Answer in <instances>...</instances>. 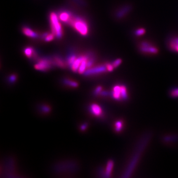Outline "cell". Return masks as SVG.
<instances>
[{"mask_svg":"<svg viewBox=\"0 0 178 178\" xmlns=\"http://www.w3.org/2000/svg\"><path fill=\"white\" fill-rule=\"evenodd\" d=\"M149 140V137H145L143 139V141H142L140 144V146L138 147L137 151L135 153V154L133 157L132 159L131 160L130 163L129 164L128 166L127 167V169L124 173V177H129L130 176L131 174L133 171L135 167L136 166V164L137 163L138 160L139 159L140 156L141 155L142 151L145 149V146L147 143V141Z\"/></svg>","mask_w":178,"mask_h":178,"instance_id":"obj_1","label":"cell"},{"mask_svg":"<svg viewBox=\"0 0 178 178\" xmlns=\"http://www.w3.org/2000/svg\"><path fill=\"white\" fill-rule=\"evenodd\" d=\"M69 24L72 26L81 35L86 36L88 33V26L86 21L83 19L78 17H72L71 19L68 22Z\"/></svg>","mask_w":178,"mask_h":178,"instance_id":"obj_2","label":"cell"},{"mask_svg":"<svg viewBox=\"0 0 178 178\" xmlns=\"http://www.w3.org/2000/svg\"><path fill=\"white\" fill-rule=\"evenodd\" d=\"M50 20L52 33L57 38H61L63 35V30L55 13L53 12L51 13Z\"/></svg>","mask_w":178,"mask_h":178,"instance_id":"obj_3","label":"cell"},{"mask_svg":"<svg viewBox=\"0 0 178 178\" xmlns=\"http://www.w3.org/2000/svg\"><path fill=\"white\" fill-rule=\"evenodd\" d=\"M140 51L143 53L155 55L158 53V50L156 47L146 41L141 42L139 47Z\"/></svg>","mask_w":178,"mask_h":178,"instance_id":"obj_4","label":"cell"},{"mask_svg":"<svg viewBox=\"0 0 178 178\" xmlns=\"http://www.w3.org/2000/svg\"><path fill=\"white\" fill-rule=\"evenodd\" d=\"M51 61L47 59H41L34 65L36 70L46 71L51 68Z\"/></svg>","mask_w":178,"mask_h":178,"instance_id":"obj_5","label":"cell"},{"mask_svg":"<svg viewBox=\"0 0 178 178\" xmlns=\"http://www.w3.org/2000/svg\"><path fill=\"white\" fill-rule=\"evenodd\" d=\"M107 71L106 65H101L96 66L93 68H89L88 70L85 72L84 75L86 76L92 75L95 74L103 73Z\"/></svg>","mask_w":178,"mask_h":178,"instance_id":"obj_6","label":"cell"},{"mask_svg":"<svg viewBox=\"0 0 178 178\" xmlns=\"http://www.w3.org/2000/svg\"><path fill=\"white\" fill-rule=\"evenodd\" d=\"M130 5H125L120 7L116 13V17L118 19H121L125 17L131 10Z\"/></svg>","mask_w":178,"mask_h":178,"instance_id":"obj_7","label":"cell"},{"mask_svg":"<svg viewBox=\"0 0 178 178\" xmlns=\"http://www.w3.org/2000/svg\"><path fill=\"white\" fill-rule=\"evenodd\" d=\"M90 110L92 114L97 117H100L103 115V109L99 105L93 103L90 106Z\"/></svg>","mask_w":178,"mask_h":178,"instance_id":"obj_8","label":"cell"},{"mask_svg":"<svg viewBox=\"0 0 178 178\" xmlns=\"http://www.w3.org/2000/svg\"><path fill=\"white\" fill-rule=\"evenodd\" d=\"M112 96L114 99L121 100L122 99L121 85H116L113 87L111 93Z\"/></svg>","mask_w":178,"mask_h":178,"instance_id":"obj_9","label":"cell"},{"mask_svg":"<svg viewBox=\"0 0 178 178\" xmlns=\"http://www.w3.org/2000/svg\"><path fill=\"white\" fill-rule=\"evenodd\" d=\"M81 63L80 66L79 67L78 69V72L79 73L82 74L84 73L86 71V69L87 68V62L88 61V57H87L86 55H82L81 56Z\"/></svg>","mask_w":178,"mask_h":178,"instance_id":"obj_10","label":"cell"},{"mask_svg":"<svg viewBox=\"0 0 178 178\" xmlns=\"http://www.w3.org/2000/svg\"><path fill=\"white\" fill-rule=\"evenodd\" d=\"M114 166V162L113 161L111 160H109L107 162L106 168L105 170V173H104V176L107 178H109L111 176V172H112L113 168Z\"/></svg>","mask_w":178,"mask_h":178,"instance_id":"obj_11","label":"cell"},{"mask_svg":"<svg viewBox=\"0 0 178 178\" xmlns=\"http://www.w3.org/2000/svg\"><path fill=\"white\" fill-rule=\"evenodd\" d=\"M22 32H23V33H24V35H25L28 37L36 38L38 36L37 33H35L34 31H33V30L29 28L24 27L22 28Z\"/></svg>","mask_w":178,"mask_h":178,"instance_id":"obj_12","label":"cell"},{"mask_svg":"<svg viewBox=\"0 0 178 178\" xmlns=\"http://www.w3.org/2000/svg\"><path fill=\"white\" fill-rule=\"evenodd\" d=\"M72 17V16L70 13L64 11L60 13V15H59V19L61 21H63V22L68 23L69 21L71 19Z\"/></svg>","mask_w":178,"mask_h":178,"instance_id":"obj_13","label":"cell"},{"mask_svg":"<svg viewBox=\"0 0 178 178\" xmlns=\"http://www.w3.org/2000/svg\"><path fill=\"white\" fill-rule=\"evenodd\" d=\"M170 47L172 51L178 52V37L171 39L170 42Z\"/></svg>","mask_w":178,"mask_h":178,"instance_id":"obj_14","label":"cell"},{"mask_svg":"<svg viewBox=\"0 0 178 178\" xmlns=\"http://www.w3.org/2000/svg\"><path fill=\"white\" fill-rule=\"evenodd\" d=\"M81 61H82V60H81L80 57L76 59L75 61L72 64V65L71 66V68L72 70L74 72H76L78 71L79 67L80 66V64L81 63Z\"/></svg>","mask_w":178,"mask_h":178,"instance_id":"obj_15","label":"cell"},{"mask_svg":"<svg viewBox=\"0 0 178 178\" xmlns=\"http://www.w3.org/2000/svg\"><path fill=\"white\" fill-rule=\"evenodd\" d=\"M54 63L57 66H59V67H61V68H64L65 67V63H64L63 60L59 57H55Z\"/></svg>","mask_w":178,"mask_h":178,"instance_id":"obj_16","label":"cell"},{"mask_svg":"<svg viewBox=\"0 0 178 178\" xmlns=\"http://www.w3.org/2000/svg\"><path fill=\"white\" fill-rule=\"evenodd\" d=\"M63 82H64V84L67 85L68 86L72 87H74V88H76L79 86L78 83L75 81H72V80H70L69 79H64Z\"/></svg>","mask_w":178,"mask_h":178,"instance_id":"obj_17","label":"cell"},{"mask_svg":"<svg viewBox=\"0 0 178 178\" xmlns=\"http://www.w3.org/2000/svg\"><path fill=\"white\" fill-rule=\"evenodd\" d=\"M24 53L25 55L27 57L31 58L33 56V54L34 53V51L31 47H27L24 49Z\"/></svg>","mask_w":178,"mask_h":178,"instance_id":"obj_18","label":"cell"},{"mask_svg":"<svg viewBox=\"0 0 178 178\" xmlns=\"http://www.w3.org/2000/svg\"><path fill=\"white\" fill-rule=\"evenodd\" d=\"M123 126V123L122 121L120 120L116 121L115 123V130L116 132H119L122 130Z\"/></svg>","mask_w":178,"mask_h":178,"instance_id":"obj_19","label":"cell"},{"mask_svg":"<svg viewBox=\"0 0 178 178\" xmlns=\"http://www.w3.org/2000/svg\"><path fill=\"white\" fill-rule=\"evenodd\" d=\"M43 36L45 37V41L46 42H50V41L53 40V39L55 37V36L53 35V33L51 34L45 33L43 35Z\"/></svg>","mask_w":178,"mask_h":178,"instance_id":"obj_20","label":"cell"},{"mask_svg":"<svg viewBox=\"0 0 178 178\" xmlns=\"http://www.w3.org/2000/svg\"><path fill=\"white\" fill-rule=\"evenodd\" d=\"M77 59V57L75 55H72L70 56L67 60V63L69 66H71L72 64L75 61L76 59Z\"/></svg>","mask_w":178,"mask_h":178,"instance_id":"obj_21","label":"cell"},{"mask_svg":"<svg viewBox=\"0 0 178 178\" xmlns=\"http://www.w3.org/2000/svg\"><path fill=\"white\" fill-rule=\"evenodd\" d=\"M145 30L143 28H139L135 31V35L137 36H140L145 33Z\"/></svg>","mask_w":178,"mask_h":178,"instance_id":"obj_22","label":"cell"},{"mask_svg":"<svg viewBox=\"0 0 178 178\" xmlns=\"http://www.w3.org/2000/svg\"><path fill=\"white\" fill-rule=\"evenodd\" d=\"M170 95L173 97H178V88L173 89L170 92Z\"/></svg>","mask_w":178,"mask_h":178,"instance_id":"obj_23","label":"cell"},{"mask_svg":"<svg viewBox=\"0 0 178 178\" xmlns=\"http://www.w3.org/2000/svg\"><path fill=\"white\" fill-rule=\"evenodd\" d=\"M122 61L121 59H116L115 61H114L112 63V64L113 65V66L114 67V68H117L121 64Z\"/></svg>","mask_w":178,"mask_h":178,"instance_id":"obj_24","label":"cell"},{"mask_svg":"<svg viewBox=\"0 0 178 178\" xmlns=\"http://www.w3.org/2000/svg\"><path fill=\"white\" fill-rule=\"evenodd\" d=\"M41 109L44 113H48V112H50V110H51V108L48 105H44L41 107Z\"/></svg>","mask_w":178,"mask_h":178,"instance_id":"obj_25","label":"cell"},{"mask_svg":"<svg viewBox=\"0 0 178 178\" xmlns=\"http://www.w3.org/2000/svg\"><path fill=\"white\" fill-rule=\"evenodd\" d=\"M102 90H103V88L101 87V86H98L95 88V91H94V94L95 95H99V94H100L101 93V91H102Z\"/></svg>","mask_w":178,"mask_h":178,"instance_id":"obj_26","label":"cell"},{"mask_svg":"<svg viewBox=\"0 0 178 178\" xmlns=\"http://www.w3.org/2000/svg\"><path fill=\"white\" fill-rule=\"evenodd\" d=\"M106 66H107V71L111 72L113 70H114V67L113 66L112 63H107L106 64Z\"/></svg>","mask_w":178,"mask_h":178,"instance_id":"obj_27","label":"cell"},{"mask_svg":"<svg viewBox=\"0 0 178 178\" xmlns=\"http://www.w3.org/2000/svg\"><path fill=\"white\" fill-rule=\"evenodd\" d=\"M94 63V59H88L87 62V68H90L92 67V65H93Z\"/></svg>","mask_w":178,"mask_h":178,"instance_id":"obj_28","label":"cell"},{"mask_svg":"<svg viewBox=\"0 0 178 178\" xmlns=\"http://www.w3.org/2000/svg\"><path fill=\"white\" fill-rule=\"evenodd\" d=\"M17 80V76L15 75H11L9 78V81L11 83H13Z\"/></svg>","mask_w":178,"mask_h":178,"instance_id":"obj_29","label":"cell"},{"mask_svg":"<svg viewBox=\"0 0 178 178\" xmlns=\"http://www.w3.org/2000/svg\"><path fill=\"white\" fill-rule=\"evenodd\" d=\"M87 128V124H84L83 125H81V127H80L81 130L82 131L85 130Z\"/></svg>","mask_w":178,"mask_h":178,"instance_id":"obj_30","label":"cell"},{"mask_svg":"<svg viewBox=\"0 0 178 178\" xmlns=\"http://www.w3.org/2000/svg\"><path fill=\"white\" fill-rule=\"evenodd\" d=\"M99 94L101 95H103V96H107V95H108V93L106 92V91H101V93Z\"/></svg>","mask_w":178,"mask_h":178,"instance_id":"obj_31","label":"cell"}]
</instances>
